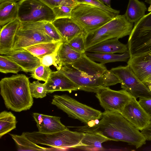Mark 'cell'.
I'll return each mask as SVG.
<instances>
[{"instance_id":"e575fe53","label":"cell","mask_w":151,"mask_h":151,"mask_svg":"<svg viewBox=\"0 0 151 151\" xmlns=\"http://www.w3.org/2000/svg\"><path fill=\"white\" fill-rule=\"evenodd\" d=\"M103 87H108L121 83V81L117 76L111 70H106L101 76Z\"/></svg>"},{"instance_id":"7402d4cb","label":"cell","mask_w":151,"mask_h":151,"mask_svg":"<svg viewBox=\"0 0 151 151\" xmlns=\"http://www.w3.org/2000/svg\"><path fill=\"white\" fill-rule=\"evenodd\" d=\"M62 41L40 43L24 48L40 59L45 55L57 51Z\"/></svg>"},{"instance_id":"9c48e42d","label":"cell","mask_w":151,"mask_h":151,"mask_svg":"<svg viewBox=\"0 0 151 151\" xmlns=\"http://www.w3.org/2000/svg\"><path fill=\"white\" fill-rule=\"evenodd\" d=\"M54 42L55 41L35 22L21 23L16 34L12 50L23 49L40 43Z\"/></svg>"},{"instance_id":"ac0fdd59","label":"cell","mask_w":151,"mask_h":151,"mask_svg":"<svg viewBox=\"0 0 151 151\" xmlns=\"http://www.w3.org/2000/svg\"><path fill=\"white\" fill-rule=\"evenodd\" d=\"M71 65L79 70L86 73L92 78L101 83V76L107 70L104 65L96 63L91 60L85 53L82 54L80 58Z\"/></svg>"},{"instance_id":"f1b7e54d","label":"cell","mask_w":151,"mask_h":151,"mask_svg":"<svg viewBox=\"0 0 151 151\" xmlns=\"http://www.w3.org/2000/svg\"><path fill=\"white\" fill-rule=\"evenodd\" d=\"M16 117L10 111L0 113V138L16 128Z\"/></svg>"},{"instance_id":"3957f363","label":"cell","mask_w":151,"mask_h":151,"mask_svg":"<svg viewBox=\"0 0 151 151\" xmlns=\"http://www.w3.org/2000/svg\"><path fill=\"white\" fill-rule=\"evenodd\" d=\"M133 27V23L129 21L124 14H119L99 28L86 34L85 50L102 41L114 38L119 39L129 35Z\"/></svg>"},{"instance_id":"9a60e30c","label":"cell","mask_w":151,"mask_h":151,"mask_svg":"<svg viewBox=\"0 0 151 151\" xmlns=\"http://www.w3.org/2000/svg\"><path fill=\"white\" fill-rule=\"evenodd\" d=\"M5 55L19 65L23 71L26 73H31L41 64L38 58L24 49L12 50Z\"/></svg>"},{"instance_id":"74e56055","label":"cell","mask_w":151,"mask_h":151,"mask_svg":"<svg viewBox=\"0 0 151 151\" xmlns=\"http://www.w3.org/2000/svg\"><path fill=\"white\" fill-rule=\"evenodd\" d=\"M52 9L60 6L73 7L78 4L76 0H40Z\"/></svg>"},{"instance_id":"4dcf8cb0","label":"cell","mask_w":151,"mask_h":151,"mask_svg":"<svg viewBox=\"0 0 151 151\" xmlns=\"http://www.w3.org/2000/svg\"><path fill=\"white\" fill-rule=\"evenodd\" d=\"M45 33L55 41L65 42L52 22L47 21L35 22Z\"/></svg>"},{"instance_id":"d6986e66","label":"cell","mask_w":151,"mask_h":151,"mask_svg":"<svg viewBox=\"0 0 151 151\" xmlns=\"http://www.w3.org/2000/svg\"><path fill=\"white\" fill-rule=\"evenodd\" d=\"M32 116L36 123L38 132L50 133L62 131L68 129L61 122V118L37 113L32 114Z\"/></svg>"},{"instance_id":"8fae6325","label":"cell","mask_w":151,"mask_h":151,"mask_svg":"<svg viewBox=\"0 0 151 151\" xmlns=\"http://www.w3.org/2000/svg\"><path fill=\"white\" fill-rule=\"evenodd\" d=\"M96 93L100 105L105 111L119 112L133 97L125 90L115 91L108 87H102Z\"/></svg>"},{"instance_id":"60d3db41","label":"cell","mask_w":151,"mask_h":151,"mask_svg":"<svg viewBox=\"0 0 151 151\" xmlns=\"http://www.w3.org/2000/svg\"><path fill=\"white\" fill-rule=\"evenodd\" d=\"M146 140L151 141V124L141 132Z\"/></svg>"},{"instance_id":"30bf717a","label":"cell","mask_w":151,"mask_h":151,"mask_svg":"<svg viewBox=\"0 0 151 151\" xmlns=\"http://www.w3.org/2000/svg\"><path fill=\"white\" fill-rule=\"evenodd\" d=\"M111 70L120 80L121 88L136 99L139 97L151 98V91L148 86L137 77L128 65L120 66Z\"/></svg>"},{"instance_id":"52a82bcc","label":"cell","mask_w":151,"mask_h":151,"mask_svg":"<svg viewBox=\"0 0 151 151\" xmlns=\"http://www.w3.org/2000/svg\"><path fill=\"white\" fill-rule=\"evenodd\" d=\"M127 45L130 58L151 52V12L135 23Z\"/></svg>"},{"instance_id":"4316f807","label":"cell","mask_w":151,"mask_h":151,"mask_svg":"<svg viewBox=\"0 0 151 151\" xmlns=\"http://www.w3.org/2000/svg\"><path fill=\"white\" fill-rule=\"evenodd\" d=\"M107 141L106 138L99 135L89 132H83V136L81 141L82 145L78 148L87 150H102L103 148L102 143Z\"/></svg>"},{"instance_id":"f6af8a7d","label":"cell","mask_w":151,"mask_h":151,"mask_svg":"<svg viewBox=\"0 0 151 151\" xmlns=\"http://www.w3.org/2000/svg\"><path fill=\"white\" fill-rule=\"evenodd\" d=\"M147 86L148 87L149 89L151 91V83L147 85Z\"/></svg>"},{"instance_id":"ab89813d","label":"cell","mask_w":151,"mask_h":151,"mask_svg":"<svg viewBox=\"0 0 151 151\" xmlns=\"http://www.w3.org/2000/svg\"><path fill=\"white\" fill-rule=\"evenodd\" d=\"M138 102L145 111L151 116V98L139 97Z\"/></svg>"},{"instance_id":"277c9868","label":"cell","mask_w":151,"mask_h":151,"mask_svg":"<svg viewBox=\"0 0 151 151\" xmlns=\"http://www.w3.org/2000/svg\"><path fill=\"white\" fill-rule=\"evenodd\" d=\"M24 133L28 139L35 143L47 145L59 150L70 148H78L82 145L81 141L83 132L71 131L68 129L50 133L38 131Z\"/></svg>"},{"instance_id":"5b68a950","label":"cell","mask_w":151,"mask_h":151,"mask_svg":"<svg viewBox=\"0 0 151 151\" xmlns=\"http://www.w3.org/2000/svg\"><path fill=\"white\" fill-rule=\"evenodd\" d=\"M115 17L100 8L83 3H78L73 7L71 14V17L86 34L99 28Z\"/></svg>"},{"instance_id":"836d02e7","label":"cell","mask_w":151,"mask_h":151,"mask_svg":"<svg viewBox=\"0 0 151 151\" xmlns=\"http://www.w3.org/2000/svg\"><path fill=\"white\" fill-rule=\"evenodd\" d=\"M86 33H81L71 40L68 44L74 50L81 54L85 52L84 38Z\"/></svg>"},{"instance_id":"cb8c5ba5","label":"cell","mask_w":151,"mask_h":151,"mask_svg":"<svg viewBox=\"0 0 151 151\" xmlns=\"http://www.w3.org/2000/svg\"><path fill=\"white\" fill-rule=\"evenodd\" d=\"M57 52L60 68L63 66L71 64L79 59L82 55L66 42L61 45Z\"/></svg>"},{"instance_id":"6da1fadb","label":"cell","mask_w":151,"mask_h":151,"mask_svg":"<svg viewBox=\"0 0 151 151\" xmlns=\"http://www.w3.org/2000/svg\"><path fill=\"white\" fill-rule=\"evenodd\" d=\"M100 120L92 126L74 127L76 131L96 134L108 140L121 141L138 148L146 143V139L119 112L105 111Z\"/></svg>"},{"instance_id":"7bdbcfd3","label":"cell","mask_w":151,"mask_h":151,"mask_svg":"<svg viewBox=\"0 0 151 151\" xmlns=\"http://www.w3.org/2000/svg\"><path fill=\"white\" fill-rule=\"evenodd\" d=\"M21 0H0V3H1L2 2H3L4 1H19Z\"/></svg>"},{"instance_id":"d590c367","label":"cell","mask_w":151,"mask_h":151,"mask_svg":"<svg viewBox=\"0 0 151 151\" xmlns=\"http://www.w3.org/2000/svg\"><path fill=\"white\" fill-rule=\"evenodd\" d=\"M78 3L87 4L100 8L115 17L119 15L120 11L113 9L102 3L99 0H76Z\"/></svg>"},{"instance_id":"8d00e7d4","label":"cell","mask_w":151,"mask_h":151,"mask_svg":"<svg viewBox=\"0 0 151 151\" xmlns=\"http://www.w3.org/2000/svg\"><path fill=\"white\" fill-rule=\"evenodd\" d=\"M40 59L41 64L49 67L53 65L58 70L60 69L57 51L45 55Z\"/></svg>"},{"instance_id":"44dd1931","label":"cell","mask_w":151,"mask_h":151,"mask_svg":"<svg viewBox=\"0 0 151 151\" xmlns=\"http://www.w3.org/2000/svg\"><path fill=\"white\" fill-rule=\"evenodd\" d=\"M85 52L93 53H124L128 52L127 45L120 42L117 38L107 40L86 49Z\"/></svg>"},{"instance_id":"ba28073f","label":"cell","mask_w":151,"mask_h":151,"mask_svg":"<svg viewBox=\"0 0 151 151\" xmlns=\"http://www.w3.org/2000/svg\"><path fill=\"white\" fill-rule=\"evenodd\" d=\"M17 18L21 23L47 21L55 19L52 8L40 0H21L17 3Z\"/></svg>"},{"instance_id":"2e32d148","label":"cell","mask_w":151,"mask_h":151,"mask_svg":"<svg viewBox=\"0 0 151 151\" xmlns=\"http://www.w3.org/2000/svg\"><path fill=\"white\" fill-rule=\"evenodd\" d=\"M21 22L18 18L8 23L1 29L0 54L5 55L12 50L17 31Z\"/></svg>"},{"instance_id":"f35d334b","label":"cell","mask_w":151,"mask_h":151,"mask_svg":"<svg viewBox=\"0 0 151 151\" xmlns=\"http://www.w3.org/2000/svg\"><path fill=\"white\" fill-rule=\"evenodd\" d=\"M73 7L60 6L52 9L55 15V19L70 17L71 12Z\"/></svg>"},{"instance_id":"603a6c76","label":"cell","mask_w":151,"mask_h":151,"mask_svg":"<svg viewBox=\"0 0 151 151\" xmlns=\"http://www.w3.org/2000/svg\"><path fill=\"white\" fill-rule=\"evenodd\" d=\"M18 6L16 2L5 1L0 3V25L3 26L17 18Z\"/></svg>"},{"instance_id":"83f0119b","label":"cell","mask_w":151,"mask_h":151,"mask_svg":"<svg viewBox=\"0 0 151 151\" xmlns=\"http://www.w3.org/2000/svg\"><path fill=\"white\" fill-rule=\"evenodd\" d=\"M15 143L17 150L19 151H49L53 150L52 147L46 148L40 146L38 144L30 141L26 136L24 132L21 135L9 134Z\"/></svg>"},{"instance_id":"1f68e13d","label":"cell","mask_w":151,"mask_h":151,"mask_svg":"<svg viewBox=\"0 0 151 151\" xmlns=\"http://www.w3.org/2000/svg\"><path fill=\"white\" fill-rule=\"evenodd\" d=\"M52 72L49 66L41 64L31 73V75L33 78L46 82Z\"/></svg>"},{"instance_id":"d4e9b609","label":"cell","mask_w":151,"mask_h":151,"mask_svg":"<svg viewBox=\"0 0 151 151\" xmlns=\"http://www.w3.org/2000/svg\"><path fill=\"white\" fill-rule=\"evenodd\" d=\"M86 55L91 60L97 61L104 65L106 63L118 61L127 62L130 58L129 52L122 54L110 53H93L85 52Z\"/></svg>"},{"instance_id":"4fadbf2b","label":"cell","mask_w":151,"mask_h":151,"mask_svg":"<svg viewBox=\"0 0 151 151\" xmlns=\"http://www.w3.org/2000/svg\"><path fill=\"white\" fill-rule=\"evenodd\" d=\"M120 113L141 131L151 124V116L145 111L133 96Z\"/></svg>"},{"instance_id":"484cf974","label":"cell","mask_w":151,"mask_h":151,"mask_svg":"<svg viewBox=\"0 0 151 151\" xmlns=\"http://www.w3.org/2000/svg\"><path fill=\"white\" fill-rule=\"evenodd\" d=\"M147 10L146 6L143 2L139 0H129L124 14L129 21L135 23L144 16Z\"/></svg>"},{"instance_id":"5bb4252c","label":"cell","mask_w":151,"mask_h":151,"mask_svg":"<svg viewBox=\"0 0 151 151\" xmlns=\"http://www.w3.org/2000/svg\"><path fill=\"white\" fill-rule=\"evenodd\" d=\"M127 64L140 81L147 86L151 83V52L130 58Z\"/></svg>"},{"instance_id":"7a4b0ae2","label":"cell","mask_w":151,"mask_h":151,"mask_svg":"<svg viewBox=\"0 0 151 151\" xmlns=\"http://www.w3.org/2000/svg\"><path fill=\"white\" fill-rule=\"evenodd\" d=\"M28 78L23 74L13 75L0 81V94L6 107L16 112L29 109L33 104Z\"/></svg>"},{"instance_id":"8992f818","label":"cell","mask_w":151,"mask_h":151,"mask_svg":"<svg viewBox=\"0 0 151 151\" xmlns=\"http://www.w3.org/2000/svg\"><path fill=\"white\" fill-rule=\"evenodd\" d=\"M51 104L68 114L69 117L89 125L100 119V111L82 104L66 94L53 96Z\"/></svg>"},{"instance_id":"f546056e","label":"cell","mask_w":151,"mask_h":151,"mask_svg":"<svg viewBox=\"0 0 151 151\" xmlns=\"http://www.w3.org/2000/svg\"><path fill=\"white\" fill-rule=\"evenodd\" d=\"M23 71L22 68L5 55L0 56V72L4 73H17Z\"/></svg>"},{"instance_id":"b9f144b4","label":"cell","mask_w":151,"mask_h":151,"mask_svg":"<svg viewBox=\"0 0 151 151\" xmlns=\"http://www.w3.org/2000/svg\"><path fill=\"white\" fill-rule=\"evenodd\" d=\"M102 3L106 4L109 7H111L110 3L111 0H99Z\"/></svg>"},{"instance_id":"d6a6232c","label":"cell","mask_w":151,"mask_h":151,"mask_svg":"<svg viewBox=\"0 0 151 151\" xmlns=\"http://www.w3.org/2000/svg\"><path fill=\"white\" fill-rule=\"evenodd\" d=\"M37 80L29 83V88L32 96L36 98H42L46 96L47 91L45 83H41Z\"/></svg>"},{"instance_id":"e0dca14e","label":"cell","mask_w":151,"mask_h":151,"mask_svg":"<svg viewBox=\"0 0 151 151\" xmlns=\"http://www.w3.org/2000/svg\"><path fill=\"white\" fill-rule=\"evenodd\" d=\"M52 22L67 43L79 34L86 33L82 27L71 17L55 19Z\"/></svg>"},{"instance_id":"ffe728a7","label":"cell","mask_w":151,"mask_h":151,"mask_svg":"<svg viewBox=\"0 0 151 151\" xmlns=\"http://www.w3.org/2000/svg\"><path fill=\"white\" fill-rule=\"evenodd\" d=\"M45 83L47 93H51L58 91L70 92L78 90V87L72 81L57 70L52 71Z\"/></svg>"},{"instance_id":"ee69618b","label":"cell","mask_w":151,"mask_h":151,"mask_svg":"<svg viewBox=\"0 0 151 151\" xmlns=\"http://www.w3.org/2000/svg\"><path fill=\"white\" fill-rule=\"evenodd\" d=\"M145 1L148 4H151V0H145Z\"/></svg>"},{"instance_id":"7c38bea8","label":"cell","mask_w":151,"mask_h":151,"mask_svg":"<svg viewBox=\"0 0 151 151\" xmlns=\"http://www.w3.org/2000/svg\"><path fill=\"white\" fill-rule=\"evenodd\" d=\"M57 71L68 78L78 87V90L96 93L103 87L102 83L92 78L86 73L71 64L62 67Z\"/></svg>"}]
</instances>
